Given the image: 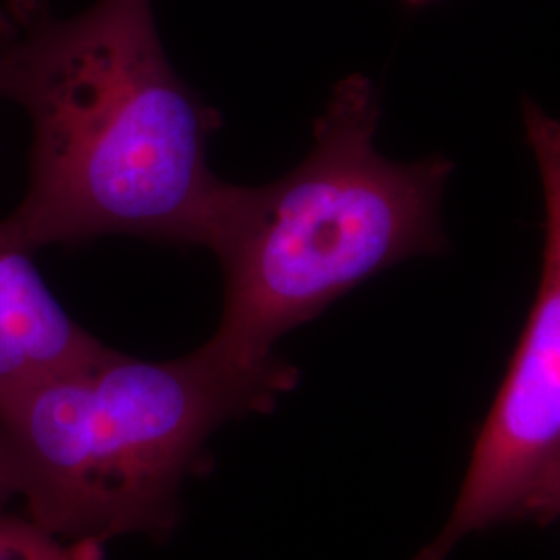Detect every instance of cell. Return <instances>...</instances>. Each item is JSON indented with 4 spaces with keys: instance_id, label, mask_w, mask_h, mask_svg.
Returning a JSON list of instances; mask_svg holds the SVG:
<instances>
[{
    "instance_id": "cell-3",
    "label": "cell",
    "mask_w": 560,
    "mask_h": 560,
    "mask_svg": "<svg viewBox=\"0 0 560 560\" xmlns=\"http://www.w3.org/2000/svg\"><path fill=\"white\" fill-rule=\"evenodd\" d=\"M374 81L337 83L307 156L260 187L231 185L208 249L224 282L208 340L224 358L268 365L275 345L400 261L441 254L442 191L455 164L397 162L376 148Z\"/></svg>"
},
{
    "instance_id": "cell-7",
    "label": "cell",
    "mask_w": 560,
    "mask_h": 560,
    "mask_svg": "<svg viewBox=\"0 0 560 560\" xmlns=\"http://www.w3.org/2000/svg\"><path fill=\"white\" fill-rule=\"evenodd\" d=\"M527 520L538 523L560 520V459L548 469V474L538 483L527 506Z\"/></svg>"
},
{
    "instance_id": "cell-5",
    "label": "cell",
    "mask_w": 560,
    "mask_h": 560,
    "mask_svg": "<svg viewBox=\"0 0 560 560\" xmlns=\"http://www.w3.org/2000/svg\"><path fill=\"white\" fill-rule=\"evenodd\" d=\"M104 347L62 310L32 254L0 235V397Z\"/></svg>"
},
{
    "instance_id": "cell-4",
    "label": "cell",
    "mask_w": 560,
    "mask_h": 560,
    "mask_svg": "<svg viewBox=\"0 0 560 560\" xmlns=\"http://www.w3.org/2000/svg\"><path fill=\"white\" fill-rule=\"evenodd\" d=\"M523 119L544 198L540 282L453 513L416 560H446L469 534L525 520L534 490L560 459V120L534 102Z\"/></svg>"
},
{
    "instance_id": "cell-2",
    "label": "cell",
    "mask_w": 560,
    "mask_h": 560,
    "mask_svg": "<svg viewBox=\"0 0 560 560\" xmlns=\"http://www.w3.org/2000/svg\"><path fill=\"white\" fill-rule=\"evenodd\" d=\"M298 381L284 360L243 365L208 342L168 361L104 347L0 397V502L60 540L162 536L214 430L270 411Z\"/></svg>"
},
{
    "instance_id": "cell-8",
    "label": "cell",
    "mask_w": 560,
    "mask_h": 560,
    "mask_svg": "<svg viewBox=\"0 0 560 560\" xmlns=\"http://www.w3.org/2000/svg\"><path fill=\"white\" fill-rule=\"evenodd\" d=\"M11 32V7L9 0H0V57Z\"/></svg>"
},
{
    "instance_id": "cell-6",
    "label": "cell",
    "mask_w": 560,
    "mask_h": 560,
    "mask_svg": "<svg viewBox=\"0 0 560 560\" xmlns=\"http://www.w3.org/2000/svg\"><path fill=\"white\" fill-rule=\"evenodd\" d=\"M0 560H102L101 544L60 540L0 502Z\"/></svg>"
},
{
    "instance_id": "cell-9",
    "label": "cell",
    "mask_w": 560,
    "mask_h": 560,
    "mask_svg": "<svg viewBox=\"0 0 560 560\" xmlns=\"http://www.w3.org/2000/svg\"><path fill=\"white\" fill-rule=\"evenodd\" d=\"M407 4H411V7H418V4H423V2H430V0H405Z\"/></svg>"
},
{
    "instance_id": "cell-1",
    "label": "cell",
    "mask_w": 560,
    "mask_h": 560,
    "mask_svg": "<svg viewBox=\"0 0 560 560\" xmlns=\"http://www.w3.org/2000/svg\"><path fill=\"white\" fill-rule=\"evenodd\" d=\"M9 7L0 98L25 110L32 148L0 235L30 254L108 235L208 249L231 187L208 164L222 117L171 65L152 0Z\"/></svg>"
}]
</instances>
